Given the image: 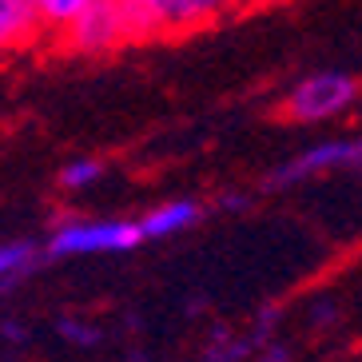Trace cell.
I'll return each mask as SVG.
<instances>
[{
    "mask_svg": "<svg viewBox=\"0 0 362 362\" xmlns=\"http://www.w3.org/2000/svg\"><path fill=\"white\" fill-rule=\"evenodd\" d=\"M243 4L247 0H119V12H124L128 44H148L203 33Z\"/></svg>",
    "mask_w": 362,
    "mask_h": 362,
    "instance_id": "cell-1",
    "label": "cell"
},
{
    "mask_svg": "<svg viewBox=\"0 0 362 362\" xmlns=\"http://www.w3.org/2000/svg\"><path fill=\"white\" fill-rule=\"evenodd\" d=\"M362 100V80L354 72L322 68V72L298 76L283 92V116L295 124H330V119L354 112Z\"/></svg>",
    "mask_w": 362,
    "mask_h": 362,
    "instance_id": "cell-2",
    "label": "cell"
},
{
    "mask_svg": "<svg viewBox=\"0 0 362 362\" xmlns=\"http://www.w3.org/2000/svg\"><path fill=\"white\" fill-rule=\"evenodd\" d=\"M136 247H144L136 219H64L48 235V255L56 259L128 255Z\"/></svg>",
    "mask_w": 362,
    "mask_h": 362,
    "instance_id": "cell-3",
    "label": "cell"
},
{
    "mask_svg": "<svg viewBox=\"0 0 362 362\" xmlns=\"http://www.w3.org/2000/svg\"><path fill=\"white\" fill-rule=\"evenodd\" d=\"M56 40L76 56H107L128 48V28H124L119 0H100V4L84 8Z\"/></svg>",
    "mask_w": 362,
    "mask_h": 362,
    "instance_id": "cell-4",
    "label": "cell"
},
{
    "mask_svg": "<svg viewBox=\"0 0 362 362\" xmlns=\"http://www.w3.org/2000/svg\"><path fill=\"white\" fill-rule=\"evenodd\" d=\"M346 168H351V136H334V139H322V144L295 151L287 163H279L271 171L267 187L271 192H287V187L322 180V175H334V171H346Z\"/></svg>",
    "mask_w": 362,
    "mask_h": 362,
    "instance_id": "cell-5",
    "label": "cell"
},
{
    "mask_svg": "<svg viewBox=\"0 0 362 362\" xmlns=\"http://www.w3.org/2000/svg\"><path fill=\"white\" fill-rule=\"evenodd\" d=\"M40 40H48V36L40 28L33 0H0V60L33 52Z\"/></svg>",
    "mask_w": 362,
    "mask_h": 362,
    "instance_id": "cell-6",
    "label": "cell"
},
{
    "mask_svg": "<svg viewBox=\"0 0 362 362\" xmlns=\"http://www.w3.org/2000/svg\"><path fill=\"white\" fill-rule=\"evenodd\" d=\"M203 215H207V207H203L199 199H168V203L148 207L136 223H139L144 243H151V239H175V235L199 227Z\"/></svg>",
    "mask_w": 362,
    "mask_h": 362,
    "instance_id": "cell-7",
    "label": "cell"
},
{
    "mask_svg": "<svg viewBox=\"0 0 362 362\" xmlns=\"http://www.w3.org/2000/svg\"><path fill=\"white\" fill-rule=\"evenodd\" d=\"M33 263H36V243H28V239H12V243L0 247V295L16 287L33 271Z\"/></svg>",
    "mask_w": 362,
    "mask_h": 362,
    "instance_id": "cell-8",
    "label": "cell"
},
{
    "mask_svg": "<svg viewBox=\"0 0 362 362\" xmlns=\"http://www.w3.org/2000/svg\"><path fill=\"white\" fill-rule=\"evenodd\" d=\"M92 4H100V0H33L36 16H40L44 36H52V40L64 33V28H68V24H72L84 8H92Z\"/></svg>",
    "mask_w": 362,
    "mask_h": 362,
    "instance_id": "cell-9",
    "label": "cell"
},
{
    "mask_svg": "<svg viewBox=\"0 0 362 362\" xmlns=\"http://www.w3.org/2000/svg\"><path fill=\"white\" fill-rule=\"evenodd\" d=\"M104 160H96V156H76V160H68L64 168H60V187L64 192H88V187H96L100 180H104Z\"/></svg>",
    "mask_w": 362,
    "mask_h": 362,
    "instance_id": "cell-10",
    "label": "cell"
},
{
    "mask_svg": "<svg viewBox=\"0 0 362 362\" xmlns=\"http://www.w3.org/2000/svg\"><path fill=\"white\" fill-rule=\"evenodd\" d=\"M247 354V342H231V339H223V342H215L211 351L203 354L199 362H239Z\"/></svg>",
    "mask_w": 362,
    "mask_h": 362,
    "instance_id": "cell-11",
    "label": "cell"
},
{
    "mask_svg": "<svg viewBox=\"0 0 362 362\" xmlns=\"http://www.w3.org/2000/svg\"><path fill=\"white\" fill-rule=\"evenodd\" d=\"M56 330L64 334V339H72V342H80V346H92V342H100V330L96 327H84V322H56Z\"/></svg>",
    "mask_w": 362,
    "mask_h": 362,
    "instance_id": "cell-12",
    "label": "cell"
},
{
    "mask_svg": "<svg viewBox=\"0 0 362 362\" xmlns=\"http://www.w3.org/2000/svg\"><path fill=\"white\" fill-rule=\"evenodd\" d=\"M287 358H291V351H287V346H279V342H271V346H267V351L259 354L255 362H287Z\"/></svg>",
    "mask_w": 362,
    "mask_h": 362,
    "instance_id": "cell-13",
    "label": "cell"
},
{
    "mask_svg": "<svg viewBox=\"0 0 362 362\" xmlns=\"http://www.w3.org/2000/svg\"><path fill=\"white\" fill-rule=\"evenodd\" d=\"M351 168H362V136L351 139Z\"/></svg>",
    "mask_w": 362,
    "mask_h": 362,
    "instance_id": "cell-14",
    "label": "cell"
}]
</instances>
